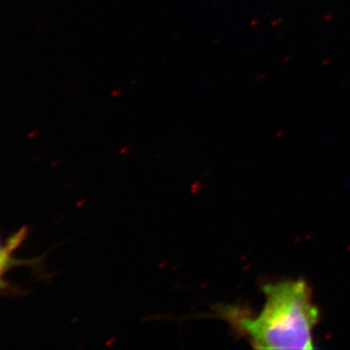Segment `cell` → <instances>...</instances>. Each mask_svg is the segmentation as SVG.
Wrapping results in <instances>:
<instances>
[{
	"mask_svg": "<svg viewBox=\"0 0 350 350\" xmlns=\"http://www.w3.org/2000/svg\"><path fill=\"white\" fill-rule=\"evenodd\" d=\"M266 301L253 317L238 306H217L216 312L256 349H312L313 330L319 310L304 280L269 283L262 287Z\"/></svg>",
	"mask_w": 350,
	"mask_h": 350,
	"instance_id": "1",
	"label": "cell"
},
{
	"mask_svg": "<svg viewBox=\"0 0 350 350\" xmlns=\"http://www.w3.org/2000/svg\"><path fill=\"white\" fill-rule=\"evenodd\" d=\"M27 228H23L7 241V243L4 244L3 247L0 251V280L5 273L7 268H8V265L10 264L14 252L20 247L21 244L27 237Z\"/></svg>",
	"mask_w": 350,
	"mask_h": 350,
	"instance_id": "2",
	"label": "cell"
},
{
	"mask_svg": "<svg viewBox=\"0 0 350 350\" xmlns=\"http://www.w3.org/2000/svg\"><path fill=\"white\" fill-rule=\"evenodd\" d=\"M2 247H3V245H1V243H0V251H1Z\"/></svg>",
	"mask_w": 350,
	"mask_h": 350,
	"instance_id": "3",
	"label": "cell"
}]
</instances>
